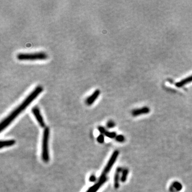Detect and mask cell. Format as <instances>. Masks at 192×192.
<instances>
[{
	"instance_id": "1",
	"label": "cell",
	"mask_w": 192,
	"mask_h": 192,
	"mask_svg": "<svg viewBox=\"0 0 192 192\" xmlns=\"http://www.w3.org/2000/svg\"><path fill=\"white\" fill-rule=\"evenodd\" d=\"M42 91L43 88L41 85H38L32 91L31 93H29L25 99L23 100L21 104H20L8 116L2 121L0 124V131L2 132L3 130L6 129L11 124L12 122L31 104L32 102L42 92Z\"/></svg>"
},
{
	"instance_id": "2",
	"label": "cell",
	"mask_w": 192,
	"mask_h": 192,
	"mask_svg": "<svg viewBox=\"0 0 192 192\" xmlns=\"http://www.w3.org/2000/svg\"><path fill=\"white\" fill-rule=\"evenodd\" d=\"M50 129L48 127L45 128L43 131L42 144V158L43 161L47 163L49 161V140Z\"/></svg>"
},
{
	"instance_id": "3",
	"label": "cell",
	"mask_w": 192,
	"mask_h": 192,
	"mask_svg": "<svg viewBox=\"0 0 192 192\" xmlns=\"http://www.w3.org/2000/svg\"><path fill=\"white\" fill-rule=\"evenodd\" d=\"M18 59L19 60H45L48 58V55L43 52L35 53H20L17 56Z\"/></svg>"
},
{
	"instance_id": "4",
	"label": "cell",
	"mask_w": 192,
	"mask_h": 192,
	"mask_svg": "<svg viewBox=\"0 0 192 192\" xmlns=\"http://www.w3.org/2000/svg\"><path fill=\"white\" fill-rule=\"evenodd\" d=\"M119 154V152L118 150H115L113 152L112 155L110 156L109 161L108 162L107 164H106V167H105L104 169L102 172L100 176L106 177V175H107L108 173L110 172V170L112 169L114 164L115 163Z\"/></svg>"
},
{
	"instance_id": "5",
	"label": "cell",
	"mask_w": 192,
	"mask_h": 192,
	"mask_svg": "<svg viewBox=\"0 0 192 192\" xmlns=\"http://www.w3.org/2000/svg\"><path fill=\"white\" fill-rule=\"evenodd\" d=\"M32 112L34 116H35V119L37 120V121L38 122L39 124L42 128L45 127V122L44 121V119L42 116V114L40 112L39 108L35 106L32 108Z\"/></svg>"
},
{
	"instance_id": "6",
	"label": "cell",
	"mask_w": 192,
	"mask_h": 192,
	"mask_svg": "<svg viewBox=\"0 0 192 192\" xmlns=\"http://www.w3.org/2000/svg\"><path fill=\"white\" fill-rule=\"evenodd\" d=\"M107 181V178L106 177L100 176L98 181L93 186L90 187L86 192H97V191L104 185Z\"/></svg>"
},
{
	"instance_id": "7",
	"label": "cell",
	"mask_w": 192,
	"mask_h": 192,
	"mask_svg": "<svg viewBox=\"0 0 192 192\" xmlns=\"http://www.w3.org/2000/svg\"><path fill=\"white\" fill-rule=\"evenodd\" d=\"M100 93V91L99 89H97L90 96H89L85 100L86 104L88 106H90L91 105L93 104L94 102L96 101L98 97H99Z\"/></svg>"
},
{
	"instance_id": "8",
	"label": "cell",
	"mask_w": 192,
	"mask_h": 192,
	"mask_svg": "<svg viewBox=\"0 0 192 192\" xmlns=\"http://www.w3.org/2000/svg\"><path fill=\"white\" fill-rule=\"evenodd\" d=\"M150 109L148 107H144L140 108L135 109L132 110L131 114L133 116H138L143 115V114H146L150 113Z\"/></svg>"
},
{
	"instance_id": "9",
	"label": "cell",
	"mask_w": 192,
	"mask_h": 192,
	"mask_svg": "<svg viewBox=\"0 0 192 192\" xmlns=\"http://www.w3.org/2000/svg\"><path fill=\"white\" fill-rule=\"evenodd\" d=\"M123 169L121 167H118L116 169V172L115 173L114 178V185L115 188H118L120 186V173H121Z\"/></svg>"
},
{
	"instance_id": "10",
	"label": "cell",
	"mask_w": 192,
	"mask_h": 192,
	"mask_svg": "<svg viewBox=\"0 0 192 192\" xmlns=\"http://www.w3.org/2000/svg\"><path fill=\"white\" fill-rule=\"evenodd\" d=\"M183 188V186L181 183L178 181L173 182L169 187L170 192H180Z\"/></svg>"
},
{
	"instance_id": "11",
	"label": "cell",
	"mask_w": 192,
	"mask_h": 192,
	"mask_svg": "<svg viewBox=\"0 0 192 192\" xmlns=\"http://www.w3.org/2000/svg\"><path fill=\"white\" fill-rule=\"evenodd\" d=\"M16 144V140H1L0 144V148H3L5 147H11L14 146Z\"/></svg>"
},
{
	"instance_id": "12",
	"label": "cell",
	"mask_w": 192,
	"mask_h": 192,
	"mask_svg": "<svg viewBox=\"0 0 192 192\" xmlns=\"http://www.w3.org/2000/svg\"><path fill=\"white\" fill-rule=\"evenodd\" d=\"M192 82V75L191 76L187 77L186 78L182 80L180 82H178L176 84V85L178 88L183 87L184 85L188 84L189 83Z\"/></svg>"
},
{
	"instance_id": "13",
	"label": "cell",
	"mask_w": 192,
	"mask_h": 192,
	"mask_svg": "<svg viewBox=\"0 0 192 192\" xmlns=\"http://www.w3.org/2000/svg\"><path fill=\"white\" fill-rule=\"evenodd\" d=\"M128 174H129V170L127 168L123 169L122 172V176L121 177V181L122 183H124L127 181Z\"/></svg>"
},
{
	"instance_id": "14",
	"label": "cell",
	"mask_w": 192,
	"mask_h": 192,
	"mask_svg": "<svg viewBox=\"0 0 192 192\" xmlns=\"http://www.w3.org/2000/svg\"><path fill=\"white\" fill-rule=\"evenodd\" d=\"M105 135L108 138H115L116 136V133L115 132H110V131H106V133H105Z\"/></svg>"
},
{
	"instance_id": "15",
	"label": "cell",
	"mask_w": 192,
	"mask_h": 192,
	"mask_svg": "<svg viewBox=\"0 0 192 192\" xmlns=\"http://www.w3.org/2000/svg\"><path fill=\"white\" fill-rule=\"evenodd\" d=\"M115 140H116V141L119 142V143H123L125 141V137L124 136H123V135H117L116 137H115Z\"/></svg>"
},
{
	"instance_id": "16",
	"label": "cell",
	"mask_w": 192,
	"mask_h": 192,
	"mask_svg": "<svg viewBox=\"0 0 192 192\" xmlns=\"http://www.w3.org/2000/svg\"><path fill=\"white\" fill-rule=\"evenodd\" d=\"M97 141L100 143V144H102L104 142L105 140V137L104 135L102 134H100L99 136H98V137H97Z\"/></svg>"
},
{
	"instance_id": "17",
	"label": "cell",
	"mask_w": 192,
	"mask_h": 192,
	"mask_svg": "<svg viewBox=\"0 0 192 192\" xmlns=\"http://www.w3.org/2000/svg\"><path fill=\"white\" fill-rule=\"evenodd\" d=\"M107 127L108 128H112L114 127L115 125V123H114V122L112 121V120H110V121H108L107 123V124H106Z\"/></svg>"
},
{
	"instance_id": "18",
	"label": "cell",
	"mask_w": 192,
	"mask_h": 192,
	"mask_svg": "<svg viewBox=\"0 0 192 192\" xmlns=\"http://www.w3.org/2000/svg\"><path fill=\"white\" fill-rule=\"evenodd\" d=\"M98 130L100 132V133L101 134H102V135H104V134L105 135V133L107 131L106 130V129H105V128L104 127H102V126H99V127H98Z\"/></svg>"
},
{
	"instance_id": "19",
	"label": "cell",
	"mask_w": 192,
	"mask_h": 192,
	"mask_svg": "<svg viewBox=\"0 0 192 192\" xmlns=\"http://www.w3.org/2000/svg\"><path fill=\"white\" fill-rule=\"evenodd\" d=\"M96 179H97V178H96V176L92 175L90 177H89V181L91 182V183H93V182L96 181Z\"/></svg>"
}]
</instances>
